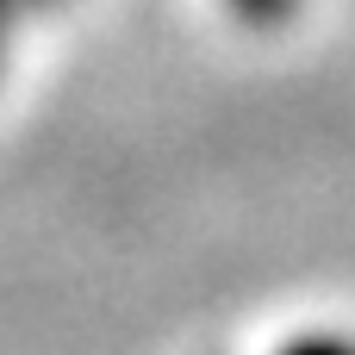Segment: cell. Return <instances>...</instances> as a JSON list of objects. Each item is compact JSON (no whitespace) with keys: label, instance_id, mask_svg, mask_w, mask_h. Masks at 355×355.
<instances>
[{"label":"cell","instance_id":"obj_1","mask_svg":"<svg viewBox=\"0 0 355 355\" xmlns=\"http://www.w3.org/2000/svg\"><path fill=\"white\" fill-rule=\"evenodd\" d=\"M293 355H349L343 343H306V349H293Z\"/></svg>","mask_w":355,"mask_h":355},{"label":"cell","instance_id":"obj_2","mask_svg":"<svg viewBox=\"0 0 355 355\" xmlns=\"http://www.w3.org/2000/svg\"><path fill=\"white\" fill-rule=\"evenodd\" d=\"M250 12H281V0H243Z\"/></svg>","mask_w":355,"mask_h":355}]
</instances>
